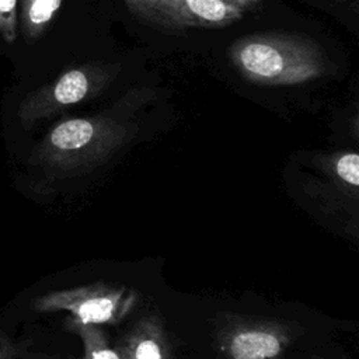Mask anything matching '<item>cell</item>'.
I'll return each instance as SVG.
<instances>
[{"label": "cell", "mask_w": 359, "mask_h": 359, "mask_svg": "<svg viewBox=\"0 0 359 359\" xmlns=\"http://www.w3.org/2000/svg\"><path fill=\"white\" fill-rule=\"evenodd\" d=\"M317 165L331 185L349 198L356 199L359 191V154L356 151H337L321 157Z\"/></svg>", "instance_id": "ba28073f"}, {"label": "cell", "mask_w": 359, "mask_h": 359, "mask_svg": "<svg viewBox=\"0 0 359 359\" xmlns=\"http://www.w3.org/2000/svg\"><path fill=\"white\" fill-rule=\"evenodd\" d=\"M227 1L236 4L237 7H240L245 13V11L257 10L262 4L264 0H227Z\"/></svg>", "instance_id": "5bb4252c"}, {"label": "cell", "mask_w": 359, "mask_h": 359, "mask_svg": "<svg viewBox=\"0 0 359 359\" xmlns=\"http://www.w3.org/2000/svg\"><path fill=\"white\" fill-rule=\"evenodd\" d=\"M62 0H22L20 21L27 38H38L56 15Z\"/></svg>", "instance_id": "30bf717a"}, {"label": "cell", "mask_w": 359, "mask_h": 359, "mask_svg": "<svg viewBox=\"0 0 359 359\" xmlns=\"http://www.w3.org/2000/svg\"><path fill=\"white\" fill-rule=\"evenodd\" d=\"M119 65L86 63L66 70L50 84L27 97L18 109L24 126L52 116L62 109L88 101L101 94L115 79Z\"/></svg>", "instance_id": "277c9868"}, {"label": "cell", "mask_w": 359, "mask_h": 359, "mask_svg": "<svg viewBox=\"0 0 359 359\" xmlns=\"http://www.w3.org/2000/svg\"><path fill=\"white\" fill-rule=\"evenodd\" d=\"M129 11L154 28L164 31L184 29L175 8V0H123Z\"/></svg>", "instance_id": "9c48e42d"}, {"label": "cell", "mask_w": 359, "mask_h": 359, "mask_svg": "<svg viewBox=\"0 0 359 359\" xmlns=\"http://www.w3.org/2000/svg\"><path fill=\"white\" fill-rule=\"evenodd\" d=\"M137 293L118 283L95 282L38 296L32 310L39 313L67 311L70 320L81 324H116L136 306Z\"/></svg>", "instance_id": "3957f363"}, {"label": "cell", "mask_w": 359, "mask_h": 359, "mask_svg": "<svg viewBox=\"0 0 359 359\" xmlns=\"http://www.w3.org/2000/svg\"><path fill=\"white\" fill-rule=\"evenodd\" d=\"M67 328L76 332L83 341L84 356L83 359H122L121 349L112 346L100 325L81 324L67 320Z\"/></svg>", "instance_id": "8fae6325"}, {"label": "cell", "mask_w": 359, "mask_h": 359, "mask_svg": "<svg viewBox=\"0 0 359 359\" xmlns=\"http://www.w3.org/2000/svg\"><path fill=\"white\" fill-rule=\"evenodd\" d=\"M122 359H171L170 344L160 318H142L119 346Z\"/></svg>", "instance_id": "52a82bcc"}, {"label": "cell", "mask_w": 359, "mask_h": 359, "mask_svg": "<svg viewBox=\"0 0 359 359\" xmlns=\"http://www.w3.org/2000/svg\"><path fill=\"white\" fill-rule=\"evenodd\" d=\"M17 4L18 0H0V36L7 43L17 39Z\"/></svg>", "instance_id": "7c38bea8"}, {"label": "cell", "mask_w": 359, "mask_h": 359, "mask_svg": "<svg viewBox=\"0 0 359 359\" xmlns=\"http://www.w3.org/2000/svg\"><path fill=\"white\" fill-rule=\"evenodd\" d=\"M234 69L262 86H296L318 80L330 70L317 41L294 32H261L243 36L229 48Z\"/></svg>", "instance_id": "6da1fadb"}, {"label": "cell", "mask_w": 359, "mask_h": 359, "mask_svg": "<svg viewBox=\"0 0 359 359\" xmlns=\"http://www.w3.org/2000/svg\"><path fill=\"white\" fill-rule=\"evenodd\" d=\"M17 356L15 344L3 332H0V359H14Z\"/></svg>", "instance_id": "4fadbf2b"}, {"label": "cell", "mask_w": 359, "mask_h": 359, "mask_svg": "<svg viewBox=\"0 0 359 359\" xmlns=\"http://www.w3.org/2000/svg\"><path fill=\"white\" fill-rule=\"evenodd\" d=\"M182 28H219L240 21L244 11L227 0H175Z\"/></svg>", "instance_id": "8992f818"}, {"label": "cell", "mask_w": 359, "mask_h": 359, "mask_svg": "<svg viewBox=\"0 0 359 359\" xmlns=\"http://www.w3.org/2000/svg\"><path fill=\"white\" fill-rule=\"evenodd\" d=\"M133 133L132 123L112 115L69 118L45 135L32 158L56 174L81 172L112 157Z\"/></svg>", "instance_id": "7a4b0ae2"}, {"label": "cell", "mask_w": 359, "mask_h": 359, "mask_svg": "<svg viewBox=\"0 0 359 359\" xmlns=\"http://www.w3.org/2000/svg\"><path fill=\"white\" fill-rule=\"evenodd\" d=\"M299 334L290 323L237 317L220 331L219 345L229 359H276Z\"/></svg>", "instance_id": "5b68a950"}]
</instances>
